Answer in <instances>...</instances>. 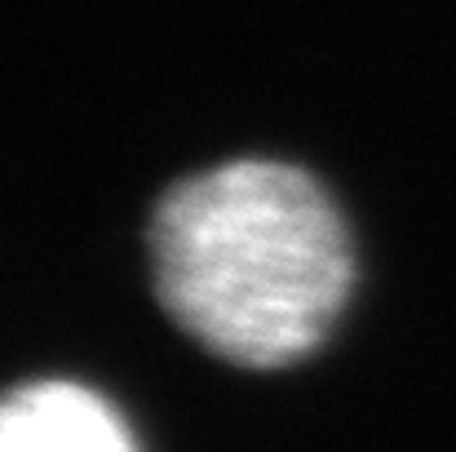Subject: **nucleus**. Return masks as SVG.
I'll return each mask as SVG.
<instances>
[{"label": "nucleus", "mask_w": 456, "mask_h": 452, "mask_svg": "<svg viewBox=\"0 0 456 452\" xmlns=\"http://www.w3.org/2000/svg\"><path fill=\"white\" fill-rule=\"evenodd\" d=\"M155 293L213 355L284 368L310 355L350 293V235L323 186L284 160H231L164 191Z\"/></svg>", "instance_id": "obj_1"}, {"label": "nucleus", "mask_w": 456, "mask_h": 452, "mask_svg": "<svg viewBox=\"0 0 456 452\" xmlns=\"http://www.w3.org/2000/svg\"><path fill=\"white\" fill-rule=\"evenodd\" d=\"M0 452H138L120 413L76 386V382H36L4 399Z\"/></svg>", "instance_id": "obj_2"}]
</instances>
